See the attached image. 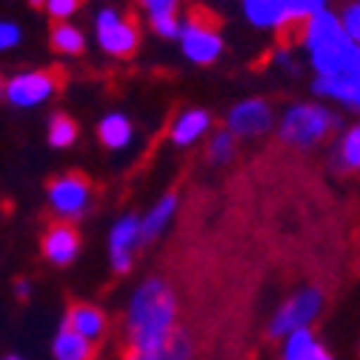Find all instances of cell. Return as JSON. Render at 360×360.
I'll use <instances>...</instances> for the list:
<instances>
[{"label":"cell","instance_id":"obj_1","mask_svg":"<svg viewBox=\"0 0 360 360\" xmlns=\"http://www.w3.org/2000/svg\"><path fill=\"white\" fill-rule=\"evenodd\" d=\"M177 323V297L163 278H149L131 300L129 311V340L123 346V360H141L155 349L166 332Z\"/></svg>","mask_w":360,"mask_h":360},{"label":"cell","instance_id":"obj_2","mask_svg":"<svg viewBox=\"0 0 360 360\" xmlns=\"http://www.w3.org/2000/svg\"><path fill=\"white\" fill-rule=\"evenodd\" d=\"M300 40L318 75L360 72V46L346 37L335 12L321 9L300 26Z\"/></svg>","mask_w":360,"mask_h":360},{"label":"cell","instance_id":"obj_3","mask_svg":"<svg viewBox=\"0 0 360 360\" xmlns=\"http://www.w3.org/2000/svg\"><path fill=\"white\" fill-rule=\"evenodd\" d=\"M240 4L252 26L281 34L300 29L314 12L326 9V0H240Z\"/></svg>","mask_w":360,"mask_h":360},{"label":"cell","instance_id":"obj_4","mask_svg":"<svg viewBox=\"0 0 360 360\" xmlns=\"http://www.w3.org/2000/svg\"><path fill=\"white\" fill-rule=\"evenodd\" d=\"M338 123V117L321 106H292L281 120V138L292 146H311L326 138V131Z\"/></svg>","mask_w":360,"mask_h":360},{"label":"cell","instance_id":"obj_5","mask_svg":"<svg viewBox=\"0 0 360 360\" xmlns=\"http://www.w3.org/2000/svg\"><path fill=\"white\" fill-rule=\"evenodd\" d=\"M177 40H180L184 55L192 63H200V66L214 63L223 52V37H220L217 26L209 20V15H195L186 23H180Z\"/></svg>","mask_w":360,"mask_h":360},{"label":"cell","instance_id":"obj_6","mask_svg":"<svg viewBox=\"0 0 360 360\" xmlns=\"http://www.w3.org/2000/svg\"><path fill=\"white\" fill-rule=\"evenodd\" d=\"M95 34H98V46L112 55V58H131L138 52V26L129 18H123L117 9H101L95 20Z\"/></svg>","mask_w":360,"mask_h":360},{"label":"cell","instance_id":"obj_7","mask_svg":"<svg viewBox=\"0 0 360 360\" xmlns=\"http://www.w3.org/2000/svg\"><path fill=\"white\" fill-rule=\"evenodd\" d=\"M58 83H60L58 72H23V75H15L4 86V95L9 98V103L29 109V106L49 101L58 92Z\"/></svg>","mask_w":360,"mask_h":360},{"label":"cell","instance_id":"obj_8","mask_svg":"<svg viewBox=\"0 0 360 360\" xmlns=\"http://www.w3.org/2000/svg\"><path fill=\"white\" fill-rule=\"evenodd\" d=\"M89 192H92V184H89V177L80 172H69L63 177H55L49 184V200L63 217L80 214L89 203Z\"/></svg>","mask_w":360,"mask_h":360},{"label":"cell","instance_id":"obj_9","mask_svg":"<svg viewBox=\"0 0 360 360\" xmlns=\"http://www.w3.org/2000/svg\"><path fill=\"white\" fill-rule=\"evenodd\" d=\"M321 309V292L318 289H306L300 292L297 297H292L272 323V335H286V332H295V329H303L314 314Z\"/></svg>","mask_w":360,"mask_h":360},{"label":"cell","instance_id":"obj_10","mask_svg":"<svg viewBox=\"0 0 360 360\" xmlns=\"http://www.w3.org/2000/svg\"><path fill=\"white\" fill-rule=\"evenodd\" d=\"M226 126L232 134H263V131L272 129V109H269V103L260 98L243 101L229 112Z\"/></svg>","mask_w":360,"mask_h":360},{"label":"cell","instance_id":"obj_11","mask_svg":"<svg viewBox=\"0 0 360 360\" xmlns=\"http://www.w3.org/2000/svg\"><path fill=\"white\" fill-rule=\"evenodd\" d=\"M77 246H80V235L69 220H55L49 232L43 235V255L58 266H66L77 255Z\"/></svg>","mask_w":360,"mask_h":360},{"label":"cell","instance_id":"obj_12","mask_svg":"<svg viewBox=\"0 0 360 360\" xmlns=\"http://www.w3.org/2000/svg\"><path fill=\"white\" fill-rule=\"evenodd\" d=\"M195 354H198L195 335L184 323H174L166 332V338L155 349H149L141 360H195Z\"/></svg>","mask_w":360,"mask_h":360},{"label":"cell","instance_id":"obj_13","mask_svg":"<svg viewBox=\"0 0 360 360\" xmlns=\"http://www.w3.org/2000/svg\"><path fill=\"white\" fill-rule=\"evenodd\" d=\"M314 92L323 98H335L346 103L349 109H357L360 103V72H338V75H318Z\"/></svg>","mask_w":360,"mask_h":360},{"label":"cell","instance_id":"obj_14","mask_svg":"<svg viewBox=\"0 0 360 360\" xmlns=\"http://www.w3.org/2000/svg\"><path fill=\"white\" fill-rule=\"evenodd\" d=\"M63 326H69L72 332H77V335L86 338V340H98V338L106 332V314H103L98 306H92V303L72 300Z\"/></svg>","mask_w":360,"mask_h":360},{"label":"cell","instance_id":"obj_15","mask_svg":"<svg viewBox=\"0 0 360 360\" xmlns=\"http://www.w3.org/2000/svg\"><path fill=\"white\" fill-rule=\"evenodd\" d=\"M138 232H141L138 217H123L117 223V229L112 232V263H115L117 272H129L131 246H134V240H138Z\"/></svg>","mask_w":360,"mask_h":360},{"label":"cell","instance_id":"obj_16","mask_svg":"<svg viewBox=\"0 0 360 360\" xmlns=\"http://www.w3.org/2000/svg\"><path fill=\"white\" fill-rule=\"evenodd\" d=\"M55 357L58 360H95L98 349H95V340H86L69 326H60L55 338Z\"/></svg>","mask_w":360,"mask_h":360},{"label":"cell","instance_id":"obj_17","mask_svg":"<svg viewBox=\"0 0 360 360\" xmlns=\"http://www.w3.org/2000/svg\"><path fill=\"white\" fill-rule=\"evenodd\" d=\"M209 123H212L209 112H203V109H189V112H184V115L174 120V126H172V141H174L177 146H189V143H195L200 134L209 129Z\"/></svg>","mask_w":360,"mask_h":360},{"label":"cell","instance_id":"obj_18","mask_svg":"<svg viewBox=\"0 0 360 360\" xmlns=\"http://www.w3.org/2000/svg\"><path fill=\"white\" fill-rule=\"evenodd\" d=\"M98 138H101V143H103L106 149H123V146L129 143V138H131V123H129L120 112H112V115H106V117L101 120Z\"/></svg>","mask_w":360,"mask_h":360},{"label":"cell","instance_id":"obj_19","mask_svg":"<svg viewBox=\"0 0 360 360\" xmlns=\"http://www.w3.org/2000/svg\"><path fill=\"white\" fill-rule=\"evenodd\" d=\"M83 46H86L83 32L77 26H72L69 20H60L52 29V49L55 52H60V55H80Z\"/></svg>","mask_w":360,"mask_h":360},{"label":"cell","instance_id":"obj_20","mask_svg":"<svg viewBox=\"0 0 360 360\" xmlns=\"http://www.w3.org/2000/svg\"><path fill=\"white\" fill-rule=\"evenodd\" d=\"M172 209H174V198L169 195V198H163L160 200V206L141 223V232H138V238H143V240H155L158 238V232L163 229V223L169 220V214H172Z\"/></svg>","mask_w":360,"mask_h":360},{"label":"cell","instance_id":"obj_21","mask_svg":"<svg viewBox=\"0 0 360 360\" xmlns=\"http://www.w3.org/2000/svg\"><path fill=\"white\" fill-rule=\"evenodd\" d=\"M75 138H77L75 120L66 117V115H55L52 123H49V143H52L55 149H66V146L75 143Z\"/></svg>","mask_w":360,"mask_h":360},{"label":"cell","instance_id":"obj_22","mask_svg":"<svg viewBox=\"0 0 360 360\" xmlns=\"http://www.w3.org/2000/svg\"><path fill=\"white\" fill-rule=\"evenodd\" d=\"M338 20H340V29L346 32V37L357 43L360 40V4L357 0L343 6V15H338Z\"/></svg>","mask_w":360,"mask_h":360},{"label":"cell","instance_id":"obj_23","mask_svg":"<svg viewBox=\"0 0 360 360\" xmlns=\"http://www.w3.org/2000/svg\"><path fill=\"white\" fill-rule=\"evenodd\" d=\"M357 146H360V131H357V129H349L346 138H343V143H340V155H343V163H346L349 169H357V163H360Z\"/></svg>","mask_w":360,"mask_h":360},{"label":"cell","instance_id":"obj_24","mask_svg":"<svg viewBox=\"0 0 360 360\" xmlns=\"http://www.w3.org/2000/svg\"><path fill=\"white\" fill-rule=\"evenodd\" d=\"M232 149H235V134L232 131H220V134H214V141L209 146V155L214 160H226V158H232Z\"/></svg>","mask_w":360,"mask_h":360},{"label":"cell","instance_id":"obj_25","mask_svg":"<svg viewBox=\"0 0 360 360\" xmlns=\"http://www.w3.org/2000/svg\"><path fill=\"white\" fill-rule=\"evenodd\" d=\"M46 12L55 18V20H69L77 9H80V0H46Z\"/></svg>","mask_w":360,"mask_h":360},{"label":"cell","instance_id":"obj_26","mask_svg":"<svg viewBox=\"0 0 360 360\" xmlns=\"http://www.w3.org/2000/svg\"><path fill=\"white\" fill-rule=\"evenodd\" d=\"M149 20H152V29H155L160 37L174 40L177 32H180V20H177V15H160V18H149Z\"/></svg>","mask_w":360,"mask_h":360},{"label":"cell","instance_id":"obj_27","mask_svg":"<svg viewBox=\"0 0 360 360\" xmlns=\"http://www.w3.org/2000/svg\"><path fill=\"white\" fill-rule=\"evenodd\" d=\"M20 43V26L12 20H0V52L15 49Z\"/></svg>","mask_w":360,"mask_h":360},{"label":"cell","instance_id":"obj_28","mask_svg":"<svg viewBox=\"0 0 360 360\" xmlns=\"http://www.w3.org/2000/svg\"><path fill=\"white\" fill-rule=\"evenodd\" d=\"M146 9L149 18H160V15H174L177 12V0H138Z\"/></svg>","mask_w":360,"mask_h":360},{"label":"cell","instance_id":"obj_29","mask_svg":"<svg viewBox=\"0 0 360 360\" xmlns=\"http://www.w3.org/2000/svg\"><path fill=\"white\" fill-rule=\"evenodd\" d=\"M300 360H332L329 357V352L323 349V346H318V343H311L306 352H303V357Z\"/></svg>","mask_w":360,"mask_h":360},{"label":"cell","instance_id":"obj_30","mask_svg":"<svg viewBox=\"0 0 360 360\" xmlns=\"http://www.w3.org/2000/svg\"><path fill=\"white\" fill-rule=\"evenodd\" d=\"M29 4H32V6H43V4H46V0H29Z\"/></svg>","mask_w":360,"mask_h":360},{"label":"cell","instance_id":"obj_31","mask_svg":"<svg viewBox=\"0 0 360 360\" xmlns=\"http://www.w3.org/2000/svg\"><path fill=\"white\" fill-rule=\"evenodd\" d=\"M0 95H4V83H0Z\"/></svg>","mask_w":360,"mask_h":360},{"label":"cell","instance_id":"obj_32","mask_svg":"<svg viewBox=\"0 0 360 360\" xmlns=\"http://www.w3.org/2000/svg\"><path fill=\"white\" fill-rule=\"evenodd\" d=\"M9 360H18V357H9Z\"/></svg>","mask_w":360,"mask_h":360}]
</instances>
